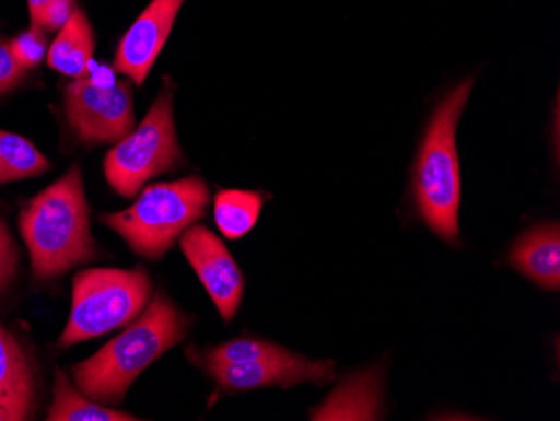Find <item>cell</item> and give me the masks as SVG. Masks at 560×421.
I'll list each match as a JSON object with an SVG mask.
<instances>
[{
    "label": "cell",
    "instance_id": "1",
    "mask_svg": "<svg viewBox=\"0 0 560 421\" xmlns=\"http://www.w3.org/2000/svg\"><path fill=\"white\" fill-rule=\"evenodd\" d=\"M190 329L188 317L165 292H156L143 313L100 353L72 370L83 395L101 405H119L131 383L153 361L178 344Z\"/></svg>",
    "mask_w": 560,
    "mask_h": 421
},
{
    "label": "cell",
    "instance_id": "2",
    "mask_svg": "<svg viewBox=\"0 0 560 421\" xmlns=\"http://www.w3.org/2000/svg\"><path fill=\"white\" fill-rule=\"evenodd\" d=\"M24 237L37 279H52L96 256L90 207L78 165L34 197L21 212Z\"/></svg>",
    "mask_w": 560,
    "mask_h": 421
},
{
    "label": "cell",
    "instance_id": "3",
    "mask_svg": "<svg viewBox=\"0 0 560 421\" xmlns=\"http://www.w3.org/2000/svg\"><path fill=\"white\" fill-rule=\"evenodd\" d=\"M474 90L465 80L440 103L424 135L415 172V195L421 217L439 237L455 242L460 235V163L456 152V128Z\"/></svg>",
    "mask_w": 560,
    "mask_h": 421
},
{
    "label": "cell",
    "instance_id": "4",
    "mask_svg": "<svg viewBox=\"0 0 560 421\" xmlns=\"http://www.w3.org/2000/svg\"><path fill=\"white\" fill-rule=\"evenodd\" d=\"M209 200V187L198 177L150 185L130 209L103 215L101 222L121 235L138 256L159 260L206 215Z\"/></svg>",
    "mask_w": 560,
    "mask_h": 421
},
{
    "label": "cell",
    "instance_id": "5",
    "mask_svg": "<svg viewBox=\"0 0 560 421\" xmlns=\"http://www.w3.org/2000/svg\"><path fill=\"white\" fill-rule=\"evenodd\" d=\"M150 276L144 269H88L72 282V309L59 346L100 338L130 325L151 301Z\"/></svg>",
    "mask_w": 560,
    "mask_h": 421
},
{
    "label": "cell",
    "instance_id": "6",
    "mask_svg": "<svg viewBox=\"0 0 560 421\" xmlns=\"http://www.w3.org/2000/svg\"><path fill=\"white\" fill-rule=\"evenodd\" d=\"M182 163L173 121L172 86L156 97L137 130L118 141L105 159L108 184L121 197L133 198L150 178Z\"/></svg>",
    "mask_w": 560,
    "mask_h": 421
},
{
    "label": "cell",
    "instance_id": "7",
    "mask_svg": "<svg viewBox=\"0 0 560 421\" xmlns=\"http://www.w3.org/2000/svg\"><path fill=\"white\" fill-rule=\"evenodd\" d=\"M66 115L81 141L115 143L133 131V96L126 81L103 87L88 78L66 87Z\"/></svg>",
    "mask_w": 560,
    "mask_h": 421
},
{
    "label": "cell",
    "instance_id": "8",
    "mask_svg": "<svg viewBox=\"0 0 560 421\" xmlns=\"http://www.w3.org/2000/svg\"><path fill=\"white\" fill-rule=\"evenodd\" d=\"M180 245L220 316L226 323L234 319L244 295L245 279L225 244L203 225H190L182 234Z\"/></svg>",
    "mask_w": 560,
    "mask_h": 421
},
{
    "label": "cell",
    "instance_id": "9",
    "mask_svg": "<svg viewBox=\"0 0 560 421\" xmlns=\"http://www.w3.org/2000/svg\"><path fill=\"white\" fill-rule=\"evenodd\" d=\"M206 366L226 391H248L266 386L291 388L301 383L327 385L335 379L332 361L307 360L295 353L250 363H206Z\"/></svg>",
    "mask_w": 560,
    "mask_h": 421
},
{
    "label": "cell",
    "instance_id": "10",
    "mask_svg": "<svg viewBox=\"0 0 560 421\" xmlns=\"http://www.w3.org/2000/svg\"><path fill=\"white\" fill-rule=\"evenodd\" d=\"M185 0H151L143 14L122 36L116 51L115 69L140 86L162 52L173 22Z\"/></svg>",
    "mask_w": 560,
    "mask_h": 421
},
{
    "label": "cell",
    "instance_id": "11",
    "mask_svg": "<svg viewBox=\"0 0 560 421\" xmlns=\"http://www.w3.org/2000/svg\"><path fill=\"white\" fill-rule=\"evenodd\" d=\"M36 407V382L18 339L0 326V421L31 420Z\"/></svg>",
    "mask_w": 560,
    "mask_h": 421
},
{
    "label": "cell",
    "instance_id": "12",
    "mask_svg": "<svg viewBox=\"0 0 560 421\" xmlns=\"http://www.w3.org/2000/svg\"><path fill=\"white\" fill-rule=\"evenodd\" d=\"M512 266L530 281L547 291L560 288V231L559 224L539 225L515 242Z\"/></svg>",
    "mask_w": 560,
    "mask_h": 421
},
{
    "label": "cell",
    "instance_id": "13",
    "mask_svg": "<svg viewBox=\"0 0 560 421\" xmlns=\"http://www.w3.org/2000/svg\"><path fill=\"white\" fill-rule=\"evenodd\" d=\"M94 37L90 21L81 9H75L68 24L59 31L47 51L49 68L65 77L81 80L90 72L93 61Z\"/></svg>",
    "mask_w": 560,
    "mask_h": 421
},
{
    "label": "cell",
    "instance_id": "14",
    "mask_svg": "<svg viewBox=\"0 0 560 421\" xmlns=\"http://www.w3.org/2000/svg\"><path fill=\"white\" fill-rule=\"evenodd\" d=\"M49 421H133L140 418L113 410L91 400L69 383L68 376L58 371L55 385V401L47 413Z\"/></svg>",
    "mask_w": 560,
    "mask_h": 421
},
{
    "label": "cell",
    "instance_id": "15",
    "mask_svg": "<svg viewBox=\"0 0 560 421\" xmlns=\"http://www.w3.org/2000/svg\"><path fill=\"white\" fill-rule=\"evenodd\" d=\"M264 198L257 191L222 190L215 197V222L226 238H241L254 229Z\"/></svg>",
    "mask_w": 560,
    "mask_h": 421
},
{
    "label": "cell",
    "instance_id": "16",
    "mask_svg": "<svg viewBox=\"0 0 560 421\" xmlns=\"http://www.w3.org/2000/svg\"><path fill=\"white\" fill-rule=\"evenodd\" d=\"M47 169L49 162L30 140L0 130V184L37 177Z\"/></svg>",
    "mask_w": 560,
    "mask_h": 421
},
{
    "label": "cell",
    "instance_id": "17",
    "mask_svg": "<svg viewBox=\"0 0 560 421\" xmlns=\"http://www.w3.org/2000/svg\"><path fill=\"white\" fill-rule=\"evenodd\" d=\"M291 351L260 339H235L206 353V363H250L267 358L285 356Z\"/></svg>",
    "mask_w": 560,
    "mask_h": 421
},
{
    "label": "cell",
    "instance_id": "18",
    "mask_svg": "<svg viewBox=\"0 0 560 421\" xmlns=\"http://www.w3.org/2000/svg\"><path fill=\"white\" fill-rule=\"evenodd\" d=\"M11 49L22 68H36L49 51L46 33L33 26L12 40Z\"/></svg>",
    "mask_w": 560,
    "mask_h": 421
},
{
    "label": "cell",
    "instance_id": "19",
    "mask_svg": "<svg viewBox=\"0 0 560 421\" xmlns=\"http://www.w3.org/2000/svg\"><path fill=\"white\" fill-rule=\"evenodd\" d=\"M19 250L11 232L0 219V291L8 288L18 270Z\"/></svg>",
    "mask_w": 560,
    "mask_h": 421
},
{
    "label": "cell",
    "instance_id": "20",
    "mask_svg": "<svg viewBox=\"0 0 560 421\" xmlns=\"http://www.w3.org/2000/svg\"><path fill=\"white\" fill-rule=\"evenodd\" d=\"M75 12L74 0H52L43 14L39 21L33 26L39 27L44 33H55L61 31L68 24L69 19Z\"/></svg>",
    "mask_w": 560,
    "mask_h": 421
},
{
    "label": "cell",
    "instance_id": "21",
    "mask_svg": "<svg viewBox=\"0 0 560 421\" xmlns=\"http://www.w3.org/2000/svg\"><path fill=\"white\" fill-rule=\"evenodd\" d=\"M24 74L25 68L15 59L11 43L0 39V94L18 86Z\"/></svg>",
    "mask_w": 560,
    "mask_h": 421
},
{
    "label": "cell",
    "instance_id": "22",
    "mask_svg": "<svg viewBox=\"0 0 560 421\" xmlns=\"http://www.w3.org/2000/svg\"><path fill=\"white\" fill-rule=\"evenodd\" d=\"M27 2H30L31 21H33V24H36L44 9H46L52 0H27Z\"/></svg>",
    "mask_w": 560,
    "mask_h": 421
}]
</instances>
